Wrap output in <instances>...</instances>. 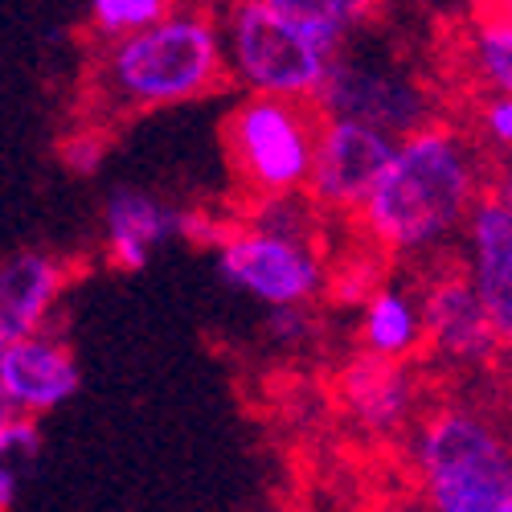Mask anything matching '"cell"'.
<instances>
[{
  "mask_svg": "<svg viewBox=\"0 0 512 512\" xmlns=\"http://www.w3.org/2000/svg\"><path fill=\"white\" fill-rule=\"evenodd\" d=\"M226 78L222 13L173 5L156 25L103 46L91 91L107 111H160L205 99Z\"/></svg>",
  "mask_w": 512,
  "mask_h": 512,
  "instance_id": "3957f363",
  "label": "cell"
},
{
  "mask_svg": "<svg viewBox=\"0 0 512 512\" xmlns=\"http://www.w3.org/2000/svg\"><path fill=\"white\" fill-rule=\"evenodd\" d=\"M320 119L316 103L246 95L222 123V148L242 193L254 201L304 193Z\"/></svg>",
  "mask_w": 512,
  "mask_h": 512,
  "instance_id": "5b68a950",
  "label": "cell"
},
{
  "mask_svg": "<svg viewBox=\"0 0 512 512\" xmlns=\"http://www.w3.org/2000/svg\"><path fill=\"white\" fill-rule=\"evenodd\" d=\"M21 336H25V332H21L5 312H0V357H5V349L13 345V340H21Z\"/></svg>",
  "mask_w": 512,
  "mask_h": 512,
  "instance_id": "603a6c76",
  "label": "cell"
},
{
  "mask_svg": "<svg viewBox=\"0 0 512 512\" xmlns=\"http://www.w3.org/2000/svg\"><path fill=\"white\" fill-rule=\"evenodd\" d=\"M213 250H218L222 283L250 295V300L267 304L271 312L312 304L328 283L320 246L275 238V234H263L254 226L226 230Z\"/></svg>",
  "mask_w": 512,
  "mask_h": 512,
  "instance_id": "52a82bcc",
  "label": "cell"
},
{
  "mask_svg": "<svg viewBox=\"0 0 512 512\" xmlns=\"http://www.w3.org/2000/svg\"><path fill=\"white\" fill-rule=\"evenodd\" d=\"M369 13L365 0H242L222 13L226 78L259 99L316 103Z\"/></svg>",
  "mask_w": 512,
  "mask_h": 512,
  "instance_id": "7a4b0ae2",
  "label": "cell"
},
{
  "mask_svg": "<svg viewBox=\"0 0 512 512\" xmlns=\"http://www.w3.org/2000/svg\"><path fill=\"white\" fill-rule=\"evenodd\" d=\"M463 58L488 95L512 99V5H488L472 17Z\"/></svg>",
  "mask_w": 512,
  "mask_h": 512,
  "instance_id": "2e32d148",
  "label": "cell"
},
{
  "mask_svg": "<svg viewBox=\"0 0 512 512\" xmlns=\"http://www.w3.org/2000/svg\"><path fill=\"white\" fill-rule=\"evenodd\" d=\"M103 156H107V140L95 132V127H82V132H74L70 140H62V164L78 177L99 173Z\"/></svg>",
  "mask_w": 512,
  "mask_h": 512,
  "instance_id": "d6986e66",
  "label": "cell"
},
{
  "mask_svg": "<svg viewBox=\"0 0 512 512\" xmlns=\"http://www.w3.org/2000/svg\"><path fill=\"white\" fill-rule=\"evenodd\" d=\"M463 254V279L472 283L496 345L512 349V173L484 185L476 209L467 213Z\"/></svg>",
  "mask_w": 512,
  "mask_h": 512,
  "instance_id": "ba28073f",
  "label": "cell"
},
{
  "mask_svg": "<svg viewBox=\"0 0 512 512\" xmlns=\"http://www.w3.org/2000/svg\"><path fill=\"white\" fill-rule=\"evenodd\" d=\"M250 226L275 234V238H291V242H308L316 246V230H320V209L308 201V193H291V197H267L254 201L250 209Z\"/></svg>",
  "mask_w": 512,
  "mask_h": 512,
  "instance_id": "ac0fdd59",
  "label": "cell"
},
{
  "mask_svg": "<svg viewBox=\"0 0 512 512\" xmlns=\"http://www.w3.org/2000/svg\"><path fill=\"white\" fill-rule=\"evenodd\" d=\"M480 193L484 164L476 144L455 123L431 119L394 144L357 222L373 246L390 254H435L463 234Z\"/></svg>",
  "mask_w": 512,
  "mask_h": 512,
  "instance_id": "6da1fadb",
  "label": "cell"
},
{
  "mask_svg": "<svg viewBox=\"0 0 512 512\" xmlns=\"http://www.w3.org/2000/svg\"><path fill=\"white\" fill-rule=\"evenodd\" d=\"M185 230V213L148 189L119 185L103 201V246L119 271H144L152 250Z\"/></svg>",
  "mask_w": 512,
  "mask_h": 512,
  "instance_id": "7c38bea8",
  "label": "cell"
},
{
  "mask_svg": "<svg viewBox=\"0 0 512 512\" xmlns=\"http://www.w3.org/2000/svg\"><path fill=\"white\" fill-rule=\"evenodd\" d=\"M361 336H365V349L377 361H406L410 353H418L422 345V312H418V295L386 283L377 287L365 312H361Z\"/></svg>",
  "mask_w": 512,
  "mask_h": 512,
  "instance_id": "9a60e30c",
  "label": "cell"
},
{
  "mask_svg": "<svg viewBox=\"0 0 512 512\" xmlns=\"http://www.w3.org/2000/svg\"><path fill=\"white\" fill-rule=\"evenodd\" d=\"M168 9H173L168 0H91L87 33L99 41V46H115V41L156 25Z\"/></svg>",
  "mask_w": 512,
  "mask_h": 512,
  "instance_id": "e0dca14e",
  "label": "cell"
},
{
  "mask_svg": "<svg viewBox=\"0 0 512 512\" xmlns=\"http://www.w3.org/2000/svg\"><path fill=\"white\" fill-rule=\"evenodd\" d=\"M17 492H21V472L13 463H0V512H13Z\"/></svg>",
  "mask_w": 512,
  "mask_h": 512,
  "instance_id": "7402d4cb",
  "label": "cell"
},
{
  "mask_svg": "<svg viewBox=\"0 0 512 512\" xmlns=\"http://www.w3.org/2000/svg\"><path fill=\"white\" fill-rule=\"evenodd\" d=\"M390 136L349 119H320V136L308 168V201L320 213H357L394 156Z\"/></svg>",
  "mask_w": 512,
  "mask_h": 512,
  "instance_id": "9c48e42d",
  "label": "cell"
},
{
  "mask_svg": "<svg viewBox=\"0 0 512 512\" xmlns=\"http://www.w3.org/2000/svg\"><path fill=\"white\" fill-rule=\"evenodd\" d=\"M426 512H512V443L472 406H443L414 431Z\"/></svg>",
  "mask_w": 512,
  "mask_h": 512,
  "instance_id": "277c9868",
  "label": "cell"
},
{
  "mask_svg": "<svg viewBox=\"0 0 512 512\" xmlns=\"http://www.w3.org/2000/svg\"><path fill=\"white\" fill-rule=\"evenodd\" d=\"M41 447V431L33 418L9 414L0 418V463H13V459H33Z\"/></svg>",
  "mask_w": 512,
  "mask_h": 512,
  "instance_id": "ffe728a7",
  "label": "cell"
},
{
  "mask_svg": "<svg viewBox=\"0 0 512 512\" xmlns=\"http://www.w3.org/2000/svg\"><path fill=\"white\" fill-rule=\"evenodd\" d=\"M9 414H13V410L5 406V398H0V418H9Z\"/></svg>",
  "mask_w": 512,
  "mask_h": 512,
  "instance_id": "cb8c5ba5",
  "label": "cell"
},
{
  "mask_svg": "<svg viewBox=\"0 0 512 512\" xmlns=\"http://www.w3.org/2000/svg\"><path fill=\"white\" fill-rule=\"evenodd\" d=\"M316 111L324 119H349L390 140H402L435 119V99L398 62H373L345 50L324 78Z\"/></svg>",
  "mask_w": 512,
  "mask_h": 512,
  "instance_id": "8992f818",
  "label": "cell"
},
{
  "mask_svg": "<svg viewBox=\"0 0 512 512\" xmlns=\"http://www.w3.org/2000/svg\"><path fill=\"white\" fill-rule=\"evenodd\" d=\"M78 386H82V369L70 345L50 328L13 340L5 357H0V398L21 418L37 422V414L66 406L78 394Z\"/></svg>",
  "mask_w": 512,
  "mask_h": 512,
  "instance_id": "30bf717a",
  "label": "cell"
},
{
  "mask_svg": "<svg viewBox=\"0 0 512 512\" xmlns=\"http://www.w3.org/2000/svg\"><path fill=\"white\" fill-rule=\"evenodd\" d=\"M66 287V263L50 250H17L0 263V312L25 336L50 324Z\"/></svg>",
  "mask_w": 512,
  "mask_h": 512,
  "instance_id": "4fadbf2b",
  "label": "cell"
},
{
  "mask_svg": "<svg viewBox=\"0 0 512 512\" xmlns=\"http://www.w3.org/2000/svg\"><path fill=\"white\" fill-rule=\"evenodd\" d=\"M480 132L492 148L512 152V99L504 95H484L480 103Z\"/></svg>",
  "mask_w": 512,
  "mask_h": 512,
  "instance_id": "44dd1931",
  "label": "cell"
},
{
  "mask_svg": "<svg viewBox=\"0 0 512 512\" xmlns=\"http://www.w3.org/2000/svg\"><path fill=\"white\" fill-rule=\"evenodd\" d=\"M418 312L422 340L451 365H480L500 349L463 271H443L426 283L418 295Z\"/></svg>",
  "mask_w": 512,
  "mask_h": 512,
  "instance_id": "8fae6325",
  "label": "cell"
},
{
  "mask_svg": "<svg viewBox=\"0 0 512 512\" xmlns=\"http://www.w3.org/2000/svg\"><path fill=\"white\" fill-rule=\"evenodd\" d=\"M345 402L365 431H377V435L398 431V426L414 414L410 373L398 361L361 357L345 373Z\"/></svg>",
  "mask_w": 512,
  "mask_h": 512,
  "instance_id": "5bb4252c",
  "label": "cell"
}]
</instances>
